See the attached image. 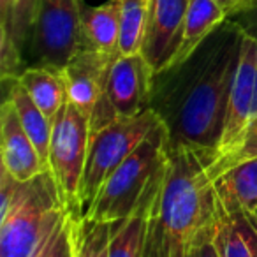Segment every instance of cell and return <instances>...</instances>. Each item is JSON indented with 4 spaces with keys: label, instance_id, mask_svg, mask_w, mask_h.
<instances>
[{
    "label": "cell",
    "instance_id": "obj_4",
    "mask_svg": "<svg viewBox=\"0 0 257 257\" xmlns=\"http://www.w3.org/2000/svg\"><path fill=\"white\" fill-rule=\"evenodd\" d=\"M169 154V133L162 121L102 183L83 217L107 224L131 217L162 185Z\"/></svg>",
    "mask_w": 257,
    "mask_h": 257
},
{
    "label": "cell",
    "instance_id": "obj_22",
    "mask_svg": "<svg viewBox=\"0 0 257 257\" xmlns=\"http://www.w3.org/2000/svg\"><path fill=\"white\" fill-rule=\"evenodd\" d=\"M150 0H121L120 53H141L148 25Z\"/></svg>",
    "mask_w": 257,
    "mask_h": 257
},
{
    "label": "cell",
    "instance_id": "obj_25",
    "mask_svg": "<svg viewBox=\"0 0 257 257\" xmlns=\"http://www.w3.org/2000/svg\"><path fill=\"white\" fill-rule=\"evenodd\" d=\"M227 20L234 22L241 29V32L250 37L257 46V0H248L239 11H236Z\"/></svg>",
    "mask_w": 257,
    "mask_h": 257
},
{
    "label": "cell",
    "instance_id": "obj_2",
    "mask_svg": "<svg viewBox=\"0 0 257 257\" xmlns=\"http://www.w3.org/2000/svg\"><path fill=\"white\" fill-rule=\"evenodd\" d=\"M217 215L213 182L203 152L171 148L169 166L150 224L145 257H190Z\"/></svg>",
    "mask_w": 257,
    "mask_h": 257
},
{
    "label": "cell",
    "instance_id": "obj_18",
    "mask_svg": "<svg viewBox=\"0 0 257 257\" xmlns=\"http://www.w3.org/2000/svg\"><path fill=\"white\" fill-rule=\"evenodd\" d=\"M227 20L225 13L215 0H190L183 22L182 41L166 69L182 65L194 55V51ZM164 69V71H166Z\"/></svg>",
    "mask_w": 257,
    "mask_h": 257
},
{
    "label": "cell",
    "instance_id": "obj_12",
    "mask_svg": "<svg viewBox=\"0 0 257 257\" xmlns=\"http://www.w3.org/2000/svg\"><path fill=\"white\" fill-rule=\"evenodd\" d=\"M0 136H2V169L9 173L18 182H27L41 173L50 171L43 159L39 157L36 147L18 116L15 104L6 97L0 107Z\"/></svg>",
    "mask_w": 257,
    "mask_h": 257
},
{
    "label": "cell",
    "instance_id": "obj_7",
    "mask_svg": "<svg viewBox=\"0 0 257 257\" xmlns=\"http://www.w3.org/2000/svg\"><path fill=\"white\" fill-rule=\"evenodd\" d=\"M79 0H41L30 53L41 67L64 69L81 48Z\"/></svg>",
    "mask_w": 257,
    "mask_h": 257
},
{
    "label": "cell",
    "instance_id": "obj_5",
    "mask_svg": "<svg viewBox=\"0 0 257 257\" xmlns=\"http://www.w3.org/2000/svg\"><path fill=\"white\" fill-rule=\"evenodd\" d=\"M162 123L157 111L148 107L136 116H118L106 127L90 134L88 154L79 187V215L92 206L102 183L133 154L141 141Z\"/></svg>",
    "mask_w": 257,
    "mask_h": 257
},
{
    "label": "cell",
    "instance_id": "obj_15",
    "mask_svg": "<svg viewBox=\"0 0 257 257\" xmlns=\"http://www.w3.org/2000/svg\"><path fill=\"white\" fill-rule=\"evenodd\" d=\"M217 204L225 213L257 211V159L225 171L213 180Z\"/></svg>",
    "mask_w": 257,
    "mask_h": 257
},
{
    "label": "cell",
    "instance_id": "obj_11",
    "mask_svg": "<svg viewBox=\"0 0 257 257\" xmlns=\"http://www.w3.org/2000/svg\"><path fill=\"white\" fill-rule=\"evenodd\" d=\"M189 2L190 0H150L148 25L141 53L155 74L168 67L178 50Z\"/></svg>",
    "mask_w": 257,
    "mask_h": 257
},
{
    "label": "cell",
    "instance_id": "obj_28",
    "mask_svg": "<svg viewBox=\"0 0 257 257\" xmlns=\"http://www.w3.org/2000/svg\"><path fill=\"white\" fill-rule=\"evenodd\" d=\"M255 218H257V211H255Z\"/></svg>",
    "mask_w": 257,
    "mask_h": 257
},
{
    "label": "cell",
    "instance_id": "obj_24",
    "mask_svg": "<svg viewBox=\"0 0 257 257\" xmlns=\"http://www.w3.org/2000/svg\"><path fill=\"white\" fill-rule=\"evenodd\" d=\"M78 217L81 215L65 211L41 239L30 257H74V227Z\"/></svg>",
    "mask_w": 257,
    "mask_h": 257
},
{
    "label": "cell",
    "instance_id": "obj_3",
    "mask_svg": "<svg viewBox=\"0 0 257 257\" xmlns=\"http://www.w3.org/2000/svg\"><path fill=\"white\" fill-rule=\"evenodd\" d=\"M65 211L69 210L51 171L18 182L2 169L0 257H30Z\"/></svg>",
    "mask_w": 257,
    "mask_h": 257
},
{
    "label": "cell",
    "instance_id": "obj_1",
    "mask_svg": "<svg viewBox=\"0 0 257 257\" xmlns=\"http://www.w3.org/2000/svg\"><path fill=\"white\" fill-rule=\"evenodd\" d=\"M243 41L241 29L225 20L189 60L155 74L150 107L168 127L171 148L217 150Z\"/></svg>",
    "mask_w": 257,
    "mask_h": 257
},
{
    "label": "cell",
    "instance_id": "obj_17",
    "mask_svg": "<svg viewBox=\"0 0 257 257\" xmlns=\"http://www.w3.org/2000/svg\"><path fill=\"white\" fill-rule=\"evenodd\" d=\"M161 189L162 185L131 217L113 222L107 257H145L152 217L157 208Z\"/></svg>",
    "mask_w": 257,
    "mask_h": 257
},
{
    "label": "cell",
    "instance_id": "obj_13",
    "mask_svg": "<svg viewBox=\"0 0 257 257\" xmlns=\"http://www.w3.org/2000/svg\"><path fill=\"white\" fill-rule=\"evenodd\" d=\"M121 0L81 9V48L120 57Z\"/></svg>",
    "mask_w": 257,
    "mask_h": 257
},
{
    "label": "cell",
    "instance_id": "obj_8",
    "mask_svg": "<svg viewBox=\"0 0 257 257\" xmlns=\"http://www.w3.org/2000/svg\"><path fill=\"white\" fill-rule=\"evenodd\" d=\"M118 55L79 50L62 69L67 99L90 118V134L116 118L107 99V79Z\"/></svg>",
    "mask_w": 257,
    "mask_h": 257
},
{
    "label": "cell",
    "instance_id": "obj_9",
    "mask_svg": "<svg viewBox=\"0 0 257 257\" xmlns=\"http://www.w3.org/2000/svg\"><path fill=\"white\" fill-rule=\"evenodd\" d=\"M257 46L250 37L245 36L241 57L238 62L234 79H232L231 93H229L227 111H225L224 131H222L220 143L211 155L204 154L206 159L215 157L227 150L238 136L243 133L252 116L257 113Z\"/></svg>",
    "mask_w": 257,
    "mask_h": 257
},
{
    "label": "cell",
    "instance_id": "obj_20",
    "mask_svg": "<svg viewBox=\"0 0 257 257\" xmlns=\"http://www.w3.org/2000/svg\"><path fill=\"white\" fill-rule=\"evenodd\" d=\"M4 85L8 88L6 97L13 100L18 116L22 120V125L25 128V133L32 140L34 147H36L39 157L48 166V159H50V143H51V131H53V123L48 120L46 114L41 111V107L32 100L25 88L20 85L18 78H9L4 79ZM50 168V166H48Z\"/></svg>",
    "mask_w": 257,
    "mask_h": 257
},
{
    "label": "cell",
    "instance_id": "obj_23",
    "mask_svg": "<svg viewBox=\"0 0 257 257\" xmlns=\"http://www.w3.org/2000/svg\"><path fill=\"white\" fill-rule=\"evenodd\" d=\"M113 224L95 222L86 217L76 218L74 257H107Z\"/></svg>",
    "mask_w": 257,
    "mask_h": 257
},
{
    "label": "cell",
    "instance_id": "obj_16",
    "mask_svg": "<svg viewBox=\"0 0 257 257\" xmlns=\"http://www.w3.org/2000/svg\"><path fill=\"white\" fill-rule=\"evenodd\" d=\"M211 236L218 257H257L255 215L225 213L217 204Z\"/></svg>",
    "mask_w": 257,
    "mask_h": 257
},
{
    "label": "cell",
    "instance_id": "obj_27",
    "mask_svg": "<svg viewBox=\"0 0 257 257\" xmlns=\"http://www.w3.org/2000/svg\"><path fill=\"white\" fill-rule=\"evenodd\" d=\"M218 6L222 8V11L225 13V16H232L236 11H239V9L243 8V6L248 2V0H215Z\"/></svg>",
    "mask_w": 257,
    "mask_h": 257
},
{
    "label": "cell",
    "instance_id": "obj_6",
    "mask_svg": "<svg viewBox=\"0 0 257 257\" xmlns=\"http://www.w3.org/2000/svg\"><path fill=\"white\" fill-rule=\"evenodd\" d=\"M90 145V118L71 100L53 120L48 166L69 211L79 215V187Z\"/></svg>",
    "mask_w": 257,
    "mask_h": 257
},
{
    "label": "cell",
    "instance_id": "obj_19",
    "mask_svg": "<svg viewBox=\"0 0 257 257\" xmlns=\"http://www.w3.org/2000/svg\"><path fill=\"white\" fill-rule=\"evenodd\" d=\"M18 81L23 88L29 92L32 100L41 107L48 120L53 123L58 111L64 107L67 100V88H65V79L60 69L51 67H27L18 76Z\"/></svg>",
    "mask_w": 257,
    "mask_h": 257
},
{
    "label": "cell",
    "instance_id": "obj_10",
    "mask_svg": "<svg viewBox=\"0 0 257 257\" xmlns=\"http://www.w3.org/2000/svg\"><path fill=\"white\" fill-rule=\"evenodd\" d=\"M155 71L143 53L120 55L107 79V99L118 116H136L150 107Z\"/></svg>",
    "mask_w": 257,
    "mask_h": 257
},
{
    "label": "cell",
    "instance_id": "obj_26",
    "mask_svg": "<svg viewBox=\"0 0 257 257\" xmlns=\"http://www.w3.org/2000/svg\"><path fill=\"white\" fill-rule=\"evenodd\" d=\"M211 234H213V224H211V227L197 239L196 246H194L192 252H190V257H218V252H217V248H215L213 236Z\"/></svg>",
    "mask_w": 257,
    "mask_h": 257
},
{
    "label": "cell",
    "instance_id": "obj_14",
    "mask_svg": "<svg viewBox=\"0 0 257 257\" xmlns=\"http://www.w3.org/2000/svg\"><path fill=\"white\" fill-rule=\"evenodd\" d=\"M41 0H13L11 32L9 39L0 44V72L2 79L18 78L23 69V55L30 44Z\"/></svg>",
    "mask_w": 257,
    "mask_h": 257
},
{
    "label": "cell",
    "instance_id": "obj_21",
    "mask_svg": "<svg viewBox=\"0 0 257 257\" xmlns=\"http://www.w3.org/2000/svg\"><path fill=\"white\" fill-rule=\"evenodd\" d=\"M253 159H257V113L253 114L252 120L243 128V133L238 136V140L227 150L215 155V157L206 159V173L213 182L225 171L243 164V162L253 161Z\"/></svg>",
    "mask_w": 257,
    "mask_h": 257
}]
</instances>
